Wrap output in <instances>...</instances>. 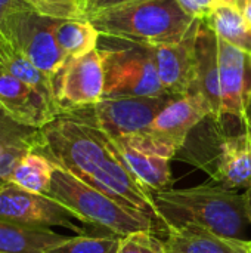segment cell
Here are the masks:
<instances>
[{"label":"cell","mask_w":251,"mask_h":253,"mask_svg":"<svg viewBox=\"0 0 251 253\" xmlns=\"http://www.w3.org/2000/svg\"><path fill=\"white\" fill-rule=\"evenodd\" d=\"M34 151L124 208L164 227L155 212L152 193L129 169L117 142L90 122L71 113L59 114L40 127Z\"/></svg>","instance_id":"6da1fadb"},{"label":"cell","mask_w":251,"mask_h":253,"mask_svg":"<svg viewBox=\"0 0 251 253\" xmlns=\"http://www.w3.org/2000/svg\"><path fill=\"white\" fill-rule=\"evenodd\" d=\"M152 202L160 221L167 228L195 227L217 236L244 240L251 224L246 196L223 187L198 185L192 188L164 190L152 193Z\"/></svg>","instance_id":"7a4b0ae2"},{"label":"cell","mask_w":251,"mask_h":253,"mask_svg":"<svg viewBox=\"0 0 251 253\" xmlns=\"http://www.w3.org/2000/svg\"><path fill=\"white\" fill-rule=\"evenodd\" d=\"M86 19L101 37L160 47L179 43L197 18L189 16L176 0H139Z\"/></svg>","instance_id":"3957f363"},{"label":"cell","mask_w":251,"mask_h":253,"mask_svg":"<svg viewBox=\"0 0 251 253\" xmlns=\"http://www.w3.org/2000/svg\"><path fill=\"white\" fill-rule=\"evenodd\" d=\"M46 196L65 205L90 227L108 230L117 237H124L136 231L154 233L158 230L152 218L124 208L58 166H55Z\"/></svg>","instance_id":"277c9868"},{"label":"cell","mask_w":251,"mask_h":253,"mask_svg":"<svg viewBox=\"0 0 251 253\" xmlns=\"http://www.w3.org/2000/svg\"><path fill=\"white\" fill-rule=\"evenodd\" d=\"M109 46H98L104 67V96H163V87L154 47L115 40Z\"/></svg>","instance_id":"5b68a950"},{"label":"cell","mask_w":251,"mask_h":253,"mask_svg":"<svg viewBox=\"0 0 251 253\" xmlns=\"http://www.w3.org/2000/svg\"><path fill=\"white\" fill-rule=\"evenodd\" d=\"M206 117H213L210 104L201 93L189 92L172 99L142 133L124 139L172 160L183 148L189 132Z\"/></svg>","instance_id":"8992f818"},{"label":"cell","mask_w":251,"mask_h":253,"mask_svg":"<svg viewBox=\"0 0 251 253\" xmlns=\"http://www.w3.org/2000/svg\"><path fill=\"white\" fill-rule=\"evenodd\" d=\"M56 24L58 18L28 9L7 16L0 24V34L38 70L52 77L68 59L56 42Z\"/></svg>","instance_id":"52a82bcc"},{"label":"cell","mask_w":251,"mask_h":253,"mask_svg":"<svg viewBox=\"0 0 251 253\" xmlns=\"http://www.w3.org/2000/svg\"><path fill=\"white\" fill-rule=\"evenodd\" d=\"M175 98L176 95L102 98L95 105L71 114L90 122L112 139H118L142 133Z\"/></svg>","instance_id":"ba28073f"},{"label":"cell","mask_w":251,"mask_h":253,"mask_svg":"<svg viewBox=\"0 0 251 253\" xmlns=\"http://www.w3.org/2000/svg\"><path fill=\"white\" fill-rule=\"evenodd\" d=\"M0 219L36 228L65 227L78 236H89L87 228H93L61 202L30 193L12 182L0 190Z\"/></svg>","instance_id":"9c48e42d"},{"label":"cell","mask_w":251,"mask_h":253,"mask_svg":"<svg viewBox=\"0 0 251 253\" xmlns=\"http://www.w3.org/2000/svg\"><path fill=\"white\" fill-rule=\"evenodd\" d=\"M104 67L98 49L65 64L52 76L55 102L59 113H71L99 102L104 96Z\"/></svg>","instance_id":"30bf717a"},{"label":"cell","mask_w":251,"mask_h":253,"mask_svg":"<svg viewBox=\"0 0 251 253\" xmlns=\"http://www.w3.org/2000/svg\"><path fill=\"white\" fill-rule=\"evenodd\" d=\"M220 113L244 123L251 93V56L219 39Z\"/></svg>","instance_id":"8fae6325"},{"label":"cell","mask_w":251,"mask_h":253,"mask_svg":"<svg viewBox=\"0 0 251 253\" xmlns=\"http://www.w3.org/2000/svg\"><path fill=\"white\" fill-rule=\"evenodd\" d=\"M201 19H195L186 36L176 44L154 47L160 82L170 95H186L195 80V40Z\"/></svg>","instance_id":"7c38bea8"},{"label":"cell","mask_w":251,"mask_h":253,"mask_svg":"<svg viewBox=\"0 0 251 253\" xmlns=\"http://www.w3.org/2000/svg\"><path fill=\"white\" fill-rule=\"evenodd\" d=\"M0 105L18 123L43 127L61 113L36 89L0 67Z\"/></svg>","instance_id":"4fadbf2b"},{"label":"cell","mask_w":251,"mask_h":253,"mask_svg":"<svg viewBox=\"0 0 251 253\" xmlns=\"http://www.w3.org/2000/svg\"><path fill=\"white\" fill-rule=\"evenodd\" d=\"M201 168L223 188L247 190L251 185V142L247 133L222 136L215 159Z\"/></svg>","instance_id":"5bb4252c"},{"label":"cell","mask_w":251,"mask_h":253,"mask_svg":"<svg viewBox=\"0 0 251 253\" xmlns=\"http://www.w3.org/2000/svg\"><path fill=\"white\" fill-rule=\"evenodd\" d=\"M191 92L201 93L212 107L213 119L220 122V79H219V37L201 19L195 40V80Z\"/></svg>","instance_id":"9a60e30c"},{"label":"cell","mask_w":251,"mask_h":253,"mask_svg":"<svg viewBox=\"0 0 251 253\" xmlns=\"http://www.w3.org/2000/svg\"><path fill=\"white\" fill-rule=\"evenodd\" d=\"M40 129L15 122L0 105V190L12 182V173L19 160L34 151Z\"/></svg>","instance_id":"2e32d148"},{"label":"cell","mask_w":251,"mask_h":253,"mask_svg":"<svg viewBox=\"0 0 251 253\" xmlns=\"http://www.w3.org/2000/svg\"><path fill=\"white\" fill-rule=\"evenodd\" d=\"M166 236L167 253H249L250 249L249 240L228 239L195 227L167 228Z\"/></svg>","instance_id":"e0dca14e"},{"label":"cell","mask_w":251,"mask_h":253,"mask_svg":"<svg viewBox=\"0 0 251 253\" xmlns=\"http://www.w3.org/2000/svg\"><path fill=\"white\" fill-rule=\"evenodd\" d=\"M118 150L127 163L129 169L139 179V182L146 187L151 193H158L170 190L173 179L170 170V159L155 154L148 150L135 147L124 138L114 139Z\"/></svg>","instance_id":"ac0fdd59"},{"label":"cell","mask_w":251,"mask_h":253,"mask_svg":"<svg viewBox=\"0 0 251 253\" xmlns=\"http://www.w3.org/2000/svg\"><path fill=\"white\" fill-rule=\"evenodd\" d=\"M68 237L49 228H36L0 219V253H46Z\"/></svg>","instance_id":"d6986e66"},{"label":"cell","mask_w":251,"mask_h":253,"mask_svg":"<svg viewBox=\"0 0 251 253\" xmlns=\"http://www.w3.org/2000/svg\"><path fill=\"white\" fill-rule=\"evenodd\" d=\"M0 67H3L7 73H10L21 82L27 83L33 89H36L43 98H46L50 104H53L58 108L53 95L52 77L43 73L41 70H38L21 50H18L13 44H10L1 34H0Z\"/></svg>","instance_id":"ffe728a7"},{"label":"cell","mask_w":251,"mask_h":253,"mask_svg":"<svg viewBox=\"0 0 251 253\" xmlns=\"http://www.w3.org/2000/svg\"><path fill=\"white\" fill-rule=\"evenodd\" d=\"M206 22L219 39L251 56V25L241 10L231 4H217Z\"/></svg>","instance_id":"44dd1931"},{"label":"cell","mask_w":251,"mask_h":253,"mask_svg":"<svg viewBox=\"0 0 251 253\" xmlns=\"http://www.w3.org/2000/svg\"><path fill=\"white\" fill-rule=\"evenodd\" d=\"M56 42L67 58L83 56L98 49L101 34L86 18L58 19L55 28Z\"/></svg>","instance_id":"7402d4cb"},{"label":"cell","mask_w":251,"mask_h":253,"mask_svg":"<svg viewBox=\"0 0 251 253\" xmlns=\"http://www.w3.org/2000/svg\"><path fill=\"white\" fill-rule=\"evenodd\" d=\"M55 165L38 151H30L16 165L12 184L36 194H47Z\"/></svg>","instance_id":"603a6c76"},{"label":"cell","mask_w":251,"mask_h":253,"mask_svg":"<svg viewBox=\"0 0 251 253\" xmlns=\"http://www.w3.org/2000/svg\"><path fill=\"white\" fill-rule=\"evenodd\" d=\"M120 237L77 236L68 237L64 243L49 249L46 253H115Z\"/></svg>","instance_id":"cb8c5ba5"},{"label":"cell","mask_w":251,"mask_h":253,"mask_svg":"<svg viewBox=\"0 0 251 253\" xmlns=\"http://www.w3.org/2000/svg\"><path fill=\"white\" fill-rule=\"evenodd\" d=\"M115 253H167L164 242L151 231H136L120 237Z\"/></svg>","instance_id":"d4e9b609"},{"label":"cell","mask_w":251,"mask_h":253,"mask_svg":"<svg viewBox=\"0 0 251 253\" xmlns=\"http://www.w3.org/2000/svg\"><path fill=\"white\" fill-rule=\"evenodd\" d=\"M36 12L58 18V19H71V18H84L78 6V0H25Z\"/></svg>","instance_id":"484cf974"},{"label":"cell","mask_w":251,"mask_h":253,"mask_svg":"<svg viewBox=\"0 0 251 253\" xmlns=\"http://www.w3.org/2000/svg\"><path fill=\"white\" fill-rule=\"evenodd\" d=\"M179 6L192 18L206 19L219 4L217 0H176Z\"/></svg>","instance_id":"4316f807"},{"label":"cell","mask_w":251,"mask_h":253,"mask_svg":"<svg viewBox=\"0 0 251 253\" xmlns=\"http://www.w3.org/2000/svg\"><path fill=\"white\" fill-rule=\"evenodd\" d=\"M135 1H139V0H87L83 7V15L84 18H87L90 15H95L104 10H111L115 7H121Z\"/></svg>","instance_id":"83f0119b"},{"label":"cell","mask_w":251,"mask_h":253,"mask_svg":"<svg viewBox=\"0 0 251 253\" xmlns=\"http://www.w3.org/2000/svg\"><path fill=\"white\" fill-rule=\"evenodd\" d=\"M33 9L25 0H0V24L10 15Z\"/></svg>","instance_id":"f1b7e54d"},{"label":"cell","mask_w":251,"mask_h":253,"mask_svg":"<svg viewBox=\"0 0 251 253\" xmlns=\"http://www.w3.org/2000/svg\"><path fill=\"white\" fill-rule=\"evenodd\" d=\"M244 132L247 133L249 139L251 142V93L249 96V101H247V105H246V117H244Z\"/></svg>","instance_id":"f546056e"},{"label":"cell","mask_w":251,"mask_h":253,"mask_svg":"<svg viewBox=\"0 0 251 253\" xmlns=\"http://www.w3.org/2000/svg\"><path fill=\"white\" fill-rule=\"evenodd\" d=\"M244 196H246V206H247V213H249V219H250L251 222V185L246 190V193H244Z\"/></svg>","instance_id":"4dcf8cb0"},{"label":"cell","mask_w":251,"mask_h":253,"mask_svg":"<svg viewBox=\"0 0 251 253\" xmlns=\"http://www.w3.org/2000/svg\"><path fill=\"white\" fill-rule=\"evenodd\" d=\"M249 3H251V0H234V6H235L238 10H241V12H243V9H244Z\"/></svg>","instance_id":"1f68e13d"},{"label":"cell","mask_w":251,"mask_h":253,"mask_svg":"<svg viewBox=\"0 0 251 253\" xmlns=\"http://www.w3.org/2000/svg\"><path fill=\"white\" fill-rule=\"evenodd\" d=\"M243 15L247 19V22L251 25V3H249L244 9H243Z\"/></svg>","instance_id":"d6a6232c"},{"label":"cell","mask_w":251,"mask_h":253,"mask_svg":"<svg viewBox=\"0 0 251 253\" xmlns=\"http://www.w3.org/2000/svg\"><path fill=\"white\" fill-rule=\"evenodd\" d=\"M219 1V4H231V6H234V0H217Z\"/></svg>","instance_id":"836d02e7"},{"label":"cell","mask_w":251,"mask_h":253,"mask_svg":"<svg viewBox=\"0 0 251 253\" xmlns=\"http://www.w3.org/2000/svg\"><path fill=\"white\" fill-rule=\"evenodd\" d=\"M86 1H87V0H81V1H80V7H81V12H83V7H84ZM83 16H84V15H83Z\"/></svg>","instance_id":"e575fe53"},{"label":"cell","mask_w":251,"mask_h":253,"mask_svg":"<svg viewBox=\"0 0 251 253\" xmlns=\"http://www.w3.org/2000/svg\"><path fill=\"white\" fill-rule=\"evenodd\" d=\"M249 253H251V242H250V249H249Z\"/></svg>","instance_id":"d590c367"}]
</instances>
